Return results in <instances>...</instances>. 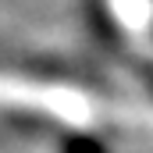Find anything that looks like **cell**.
Instances as JSON below:
<instances>
[{
    "label": "cell",
    "mask_w": 153,
    "mask_h": 153,
    "mask_svg": "<svg viewBox=\"0 0 153 153\" xmlns=\"http://www.w3.org/2000/svg\"><path fill=\"white\" fill-rule=\"evenodd\" d=\"M57 153H111V146L96 132H78V128H71V132H64L57 139Z\"/></svg>",
    "instance_id": "cell-1"
}]
</instances>
